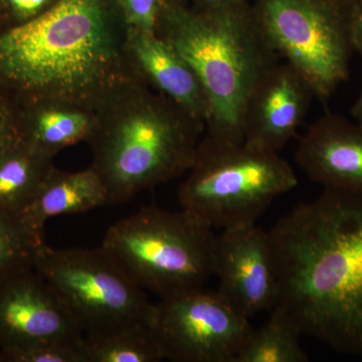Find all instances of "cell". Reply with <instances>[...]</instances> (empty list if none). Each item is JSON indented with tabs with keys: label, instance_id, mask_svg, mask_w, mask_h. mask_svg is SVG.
Wrapping results in <instances>:
<instances>
[{
	"label": "cell",
	"instance_id": "6da1fadb",
	"mask_svg": "<svg viewBox=\"0 0 362 362\" xmlns=\"http://www.w3.org/2000/svg\"><path fill=\"white\" fill-rule=\"evenodd\" d=\"M268 233L277 305L302 334L362 356V195L324 188Z\"/></svg>",
	"mask_w": 362,
	"mask_h": 362
},
{
	"label": "cell",
	"instance_id": "7a4b0ae2",
	"mask_svg": "<svg viewBox=\"0 0 362 362\" xmlns=\"http://www.w3.org/2000/svg\"><path fill=\"white\" fill-rule=\"evenodd\" d=\"M128 26L115 0H59L25 25L0 30V84L18 99L96 107L134 75Z\"/></svg>",
	"mask_w": 362,
	"mask_h": 362
},
{
	"label": "cell",
	"instance_id": "3957f363",
	"mask_svg": "<svg viewBox=\"0 0 362 362\" xmlns=\"http://www.w3.org/2000/svg\"><path fill=\"white\" fill-rule=\"evenodd\" d=\"M88 140L90 168L101 177L109 204L188 173L206 125L137 74L121 81L98 106Z\"/></svg>",
	"mask_w": 362,
	"mask_h": 362
},
{
	"label": "cell",
	"instance_id": "277c9868",
	"mask_svg": "<svg viewBox=\"0 0 362 362\" xmlns=\"http://www.w3.org/2000/svg\"><path fill=\"white\" fill-rule=\"evenodd\" d=\"M156 33L201 81L209 103L204 136L223 144L244 142L247 98L280 58L259 28L252 4L199 9L187 1H164Z\"/></svg>",
	"mask_w": 362,
	"mask_h": 362
},
{
	"label": "cell",
	"instance_id": "5b68a950",
	"mask_svg": "<svg viewBox=\"0 0 362 362\" xmlns=\"http://www.w3.org/2000/svg\"><path fill=\"white\" fill-rule=\"evenodd\" d=\"M214 239L189 211L150 206L111 226L101 247L141 289L168 299L204 289L214 276Z\"/></svg>",
	"mask_w": 362,
	"mask_h": 362
},
{
	"label": "cell",
	"instance_id": "8992f818",
	"mask_svg": "<svg viewBox=\"0 0 362 362\" xmlns=\"http://www.w3.org/2000/svg\"><path fill=\"white\" fill-rule=\"evenodd\" d=\"M292 166L279 152L247 142L223 144L202 138L178 189L181 209L213 228L256 225L281 195L297 187Z\"/></svg>",
	"mask_w": 362,
	"mask_h": 362
},
{
	"label": "cell",
	"instance_id": "52a82bcc",
	"mask_svg": "<svg viewBox=\"0 0 362 362\" xmlns=\"http://www.w3.org/2000/svg\"><path fill=\"white\" fill-rule=\"evenodd\" d=\"M33 268L58 294L85 337L149 323L153 304L102 247L54 249L44 243Z\"/></svg>",
	"mask_w": 362,
	"mask_h": 362
},
{
	"label": "cell",
	"instance_id": "ba28073f",
	"mask_svg": "<svg viewBox=\"0 0 362 362\" xmlns=\"http://www.w3.org/2000/svg\"><path fill=\"white\" fill-rule=\"evenodd\" d=\"M349 0H256L257 23L274 51L326 101L349 77Z\"/></svg>",
	"mask_w": 362,
	"mask_h": 362
},
{
	"label": "cell",
	"instance_id": "9c48e42d",
	"mask_svg": "<svg viewBox=\"0 0 362 362\" xmlns=\"http://www.w3.org/2000/svg\"><path fill=\"white\" fill-rule=\"evenodd\" d=\"M149 325L173 362H233L254 329L220 293L204 289L160 299Z\"/></svg>",
	"mask_w": 362,
	"mask_h": 362
},
{
	"label": "cell",
	"instance_id": "30bf717a",
	"mask_svg": "<svg viewBox=\"0 0 362 362\" xmlns=\"http://www.w3.org/2000/svg\"><path fill=\"white\" fill-rule=\"evenodd\" d=\"M213 273L218 292L251 319L278 304L277 271L269 233L258 226H238L216 235Z\"/></svg>",
	"mask_w": 362,
	"mask_h": 362
},
{
	"label": "cell",
	"instance_id": "8fae6325",
	"mask_svg": "<svg viewBox=\"0 0 362 362\" xmlns=\"http://www.w3.org/2000/svg\"><path fill=\"white\" fill-rule=\"evenodd\" d=\"M84 333L33 266L0 282V352Z\"/></svg>",
	"mask_w": 362,
	"mask_h": 362
},
{
	"label": "cell",
	"instance_id": "7c38bea8",
	"mask_svg": "<svg viewBox=\"0 0 362 362\" xmlns=\"http://www.w3.org/2000/svg\"><path fill=\"white\" fill-rule=\"evenodd\" d=\"M314 97L310 85L290 64L278 63L262 76L243 114L245 142L279 152L296 135Z\"/></svg>",
	"mask_w": 362,
	"mask_h": 362
},
{
	"label": "cell",
	"instance_id": "4fadbf2b",
	"mask_svg": "<svg viewBox=\"0 0 362 362\" xmlns=\"http://www.w3.org/2000/svg\"><path fill=\"white\" fill-rule=\"evenodd\" d=\"M295 160L324 188L362 195V127L327 113L302 136Z\"/></svg>",
	"mask_w": 362,
	"mask_h": 362
},
{
	"label": "cell",
	"instance_id": "5bb4252c",
	"mask_svg": "<svg viewBox=\"0 0 362 362\" xmlns=\"http://www.w3.org/2000/svg\"><path fill=\"white\" fill-rule=\"evenodd\" d=\"M126 49L133 71L140 78L206 125L209 103L204 87L173 45L156 33L128 28Z\"/></svg>",
	"mask_w": 362,
	"mask_h": 362
},
{
	"label": "cell",
	"instance_id": "9a60e30c",
	"mask_svg": "<svg viewBox=\"0 0 362 362\" xmlns=\"http://www.w3.org/2000/svg\"><path fill=\"white\" fill-rule=\"evenodd\" d=\"M20 104L21 140L54 158L66 147L90 139L96 127V107L66 100H23Z\"/></svg>",
	"mask_w": 362,
	"mask_h": 362
},
{
	"label": "cell",
	"instance_id": "2e32d148",
	"mask_svg": "<svg viewBox=\"0 0 362 362\" xmlns=\"http://www.w3.org/2000/svg\"><path fill=\"white\" fill-rule=\"evenodd\" d=\"M106 206H110L108 192L94 169L66 173L54 168L35 199L20 213L33 230L42 233L49 218Z\"/></svg>",
	"mask_w": 362,
	"mask_h": 362
},
{
	"label": "cell",
	"instance_id": "e0dca14e",
	"mask_svg": "<svg viewBox=\"0 0 362 362\" xmlns=\"http://www.w3.org/2000/svg\"><path fill=\"white\" fill-rule=\"evenodd\" d=\"M52 159L21 140L0 150V209L23 211L54 168Z\"/></svg>",
	"mask_w": 362,
	"mask_h": 362
},
{
	"label": "cell",
	"instance_id": "ac0fdd59",
	"mask_svg": "<svg viewBox=\"0 0 362 362\" xmlns=\"http://www.w3.org/2000/svg\"><path fill=\"white\" fill-rule=\"evenodd\" d=\"M301 330L284 308L276 305L267 322L252 329L233 362H306Z\"/></svg>",
	"mask_w": 362,
	"mask_h": 362
},
{
	"label": "cell",
	"instance_id": "d6986e66",
	"mask_svg": "<svg viewBox=\"0 0 362 362\" xmlns=\"http://www.w3.org/2000/svg\"><path fill=\"white\" fill-rule=\"evenodd\" d=\"M89 362H158L165 358L149 323H136L96 337H85Z\"/></svg>",
	"mask_w": 362,
	"mask_h": 362
},
{
	"label": "cell",
	"instance_id": "ffe728a7",
	"mask_svg": "<svg viewBox=\"0 0 362 362\" xmlns=\"http://www.w3.org/2000/svg\"><path fill=\"white\" fill-rule=\"evenodd\" d=\"M44 244L21 213L0 209V282L14 272L33 266L35 252Z\"/></svg>",
	"mask_w": 362,
	"mask_h": 362
},
{
	"label": "cell",
	"instance_id": "44dd1931",
	"mask_svg": "<svg viewBox=\"0 0 362 362\" xmlns=\"http://www.w3.org/2000/svg\"><path fill=\"white\" fill-rule=\"evenodd\" d=\"M0 362H89L86 338L47 340L0 352Z\"/></svg>",
	"mask_w": 362,
	"mask_h": 362
},
{
	"label": "cell",
	"instance_id": "7402d4cb",
	"mask_svg": "<svg viewBox=\"0 0 362 362\" xmlns=\"http://www.w3.org/2000/svg\"><path fill=\"white\" fill-rule=\"evenodd\" d=\"M59 0H0L2 30L25 25L47 13Z\"/></svg>",
	"mask_w": 362,
	"mask_h": 362
},
{
	"label": "cell",
	"instance_id": "603a6c76",
	"mask_svg": "<svg viewBox=\"0 0 362 362\" xmlns=\"http://www.w3.org/2000/svg\"><path fill=\"white\" fill-rule=\"evenodd\" d=\"M128 28L156 33L164 0H115Z\"/></svg>",
	"mask_w": 362,
	"mask_h": 362
},
{
	"label": "cell",
	"instance_id": "cb8c5ba5",
	"mask_svg": "<svg viewBox=\"0 0 362 362\" xmlns=\"http://www.w3.org/2000/svg\"><path fill=\"white\" fill-rule=\"evenodd\" d=\"M20 104L18 99L0 84V150L20 141Z\"/></svg>",
	"mask_w": 362,
	"mask_h": 362
},
{
	"label": "cell",
	"instance_id": "d4e9b609",
	"mask_svg": "<svg viewBox=\"0 0 362 362\" xmlns=\"http://www.w3.org/2000/svg\"><path fill=\"white\" fill-rule=\"evenodd\" d=\"M347 21L352 49L362 56V0L347 1Z\"/></svg>",
	"mask_w": 362,
	"mask_h": 362
},
{
	"label": "cell",
	"instance_id": "484cf974",
	"mask_svg": "<svg viewBox=\"0 0 362 362\" xmlns=\"http://www.w3.org/2000/svg\"><path fill=\"white\" fill-rule=\"evenodd\" d=\"M192 6L199 9L216 8V7L235 6L247 4L249 0H190Z\"/></svg>",
	"mask_w": 362,
	"mask_h": 362
},
{
	"label": "cell",
	"instance_id": "4316f807",
	"mask_svg": "<svg viewBox=\"0 0 362 362\" xmlns=\"http://www.w3.org/2000/svg\"><path fill=\"white\" fill-rule=\"evenodd\" d=\"M351 114L354 116V120H356V123L362 127V92L361 96L357 99L356 104L352 107Z\"/></svg>",
	"mask_w": 362,
	"mask_h": 362
},
{
	"label": "cell",
	"instance_id": "83f0119b",
	"mask_svg": "<svg viewBox=\"0 0 362 362\" xmlns=\"http://www.w3.org/2000/svg\"><path fill=\"white\" fill-rule=\"evenodd\" d=\"M164 1H187V0H164Z\"/></svg>",
	"mask_w": 362,
	"mask_h": 362
},
{
	"label": "cell",
	"instance_id": "f1b7e54d",
	"mask_svg": "<svg viewBox=\"0 0 362 362\" xmlns=\"http://www.w3.org/2000/svg\"><path fill=\"white\" fill-rule=\"evenodd\" d=\"M2 30V25H1V23H0V30Z\"/></svg>",
	"mask_w": 362,
	"mask_h": 362
}]
</instances>
